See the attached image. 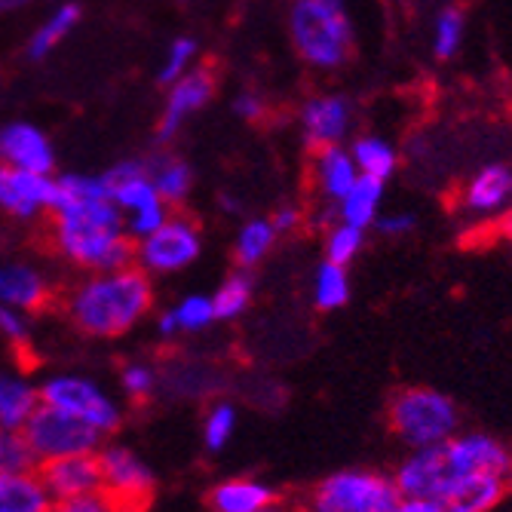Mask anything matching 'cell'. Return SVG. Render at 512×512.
I'll return each instance as SVG.
<instances>
[{"instance_id":"f1b7e54d","label":"cell","mask_w":512,"mask_h":512,"mask_svg":"<svg viewBox=\"0 0 512 512\" xmlns=\"http://www.w3.org/2000/svg\"><path fill=\"white\" fill-rule=\"evenodd\" d=\"M279 234H276V227L270 218H246L237 230V237H234V261L237 267L243 270H252L258 267L276 246Z\"/></svg>"},{"instance_id":"ab89813d","label":"cell","mask_w":512,"mask_h":512,"mask_svg":"<svg viewBox=\"0 0 512 512\" xmlns=\"http://www.w3.org/2000/svg\"><path fill=\"white\" fill-rule=\"evenodd\" d=\"M230 108H234V114L240 120H246V123H258V120L267 117V99L261 96L258 89H240Z\"/></svg>"},{"instance_id":"7a4b0ae2","label":"cell","mask_w":512,"mask_h":512,"mask_svg":"<svg viewBox=\"0 0 512 512\" xmlns=\"http://www.w3.org/2000/svg\"><path fill=\"white\" fill-rule=\"evenodd\" d=\"M53 249L77 270L99 273L129 267L135 240L126 234L123 212L111 200L105 175H53Z\"/></svg>"},{"instance_id":"c3c4849f","label":"cell","mask_w":512,"mask_h":512,"mask_svg":"<svg viewBox=\"0 0 512 512\" xmlns=\"http://www.w3.org/2000/svg\"><path fill=\"white\" fill-rule=\"evenodd\" d=\"M509 243H512V224H509Z\"/></svg>"},{"instance_id":"d6986e66","label":"cell","mask_w":512,"mask_h":512,"mask_svg":"<svg viewBox=\"0 0 512 512\" xmlns=\"http://www.w3.org/2000/svg\"><path fill=\"white\" fill-rule=\"evenodd\" d=\"M40 408V387L25 368L0 365V430L22 433Z\"/></svg>"},{"instance_id":"603a6c76","label":"cell","mask_w":512,"mask_h":512,"mask_svg":"<svg viewBox=\"0 0 512 512\" xmlns=\"http://www.w3.org/2000/svg\"><path fill=\"white\" fill-rule=\"evenodd\" d=\"M356 178H359V169H356L347 145H335V148L316 151L313 181H316V191H319V197L325 203L338 206L347 197V191L356 184Z\"/></svg>"},{"instance_id":"7c38bea8","label":"cell","mask_w":512,"mask_h":512,"mask_svg":"<svg viewBox=\"0 0 512 512\" xmlns=\"http://www.w3.org/2000/svg\"><path fill=\"white\" fill-rule=\"evenodd\" d=\"M356 123V108L344 92H319L310 96L298 111V126L304 142L313 151L344 145Z\"/></svg>"},{"instance_id":"f35d334b","label":"cell","mask_w":512,"mask_h":512,"mask_svg":"<svg viewBox=\"0 0 512 512\" xmlns=\"http://www.w3.org/2000/svg\"><path fill=\"white\" fill-rule=\"evenodd\" d=\"M417 227V215L414 212H381V218L375 221V230L387 240H402V237H411Z\"/></svg>"},{"instance_id":"484cf974","label":"cell","mask_w":512,"mask_h":512,"mask_svg":"<svg viewBox=\"0 0 512 512\" xmlns=\"http://www.w3.org/2000/svg\"><path fill=\"white\" fill-rule=\"evenodd\" d=\"M347 148H350V157H353L359 175L387 181L399 169V151H396V145L390 142V138L378 135V132H362V135H356Z\"/></svg>"},{"instance_id":"74e56055","label":"cell","mask_w":512,"mask_h":512,"mask_svg":"<svg viewBox=\"0 0 512 512\" xmlns=\"http://www.w3.org/2000/svg\"><path fill=\"white\" fill-rule=\"evenodd\" d=\"M22 467H34L22 436L0 430V470H22Z\"/></svg>"},{"instance_id":"ee69618b","label":"cell","mask_w":512,"mask_h":512,"mask_svg":"<svg viewBox=\"0 0 512 512\" xmlns=\"http://www.w3.org/2000/svg\"><path fill=\"white\" fill-rule=\"evenodd\" d=\"M218 206H224V212H240L237 200H230V197H221V200H218Z\"/></svg>"},{"instance_id":"9a60e30c","label":"cell","mask_w":512,"mask_h":512,"mask_svg":"<svg viewBox=\"0 0 512 512\" xmlns=\"http://www.w3.org/2000/svg\"><path fill=\"white\" fill-rule=\"evenodd\" d=\"M53 206V175L25 172L0 163V212L34 221Z\"/></svg>"},{"instance_id":"ffe728a7","label":"cell","mask_w":512,"mask_h":512,"mask_svg":"<svg viewBox=\"0 0 512 512\" xmlns=\"http://www.w3.org/2000/svg\"><path fill=\"white\" fill-rule=\"evenodd\" d=\"M218 322L215 316V304L212 295L203 292H191L178 298L175 304H169L157 319L154 329L163 341H175V338H191V335H203L206 329Z\"/></svg>"},{"instance_id":"bcb514c9","label":"cell","mask_w":512,"mask_h":512,"mask_svg":"<svg viewBox=\"0 0 512 512\" xmlns=\"http://www.w3.org/2000/svg\"><path fill=\"white\" fill-rule=\"evenodd\" d=\"M325 4H335V7H347V0H325Z\"/></svg>"},{"instance_id":"836d02e7","label":"cell","mask_w":512,"mask_h":512,"mask_svg":"<svg viewBox=\"0 0 512 512\" xmlns=\"http://www.w3.org/2000/svg\"><path fill=\"white\" fill-rule=\"evenodd\" d=\"M160 384H163L160 368L154 362H148V359H129L120 368V393L129 402H148V399H154Z\"/></svg>"},{"instance_id":"277c9868","label":"cell","mask_w":512,"mask_h":512,"mask_svg":"<svg viewBox=\"0 0 512 512\" xmlns=\"http://www.w3.org/2000/svg\"><path fill=\"white\" fill-rule=\"evenodd\" d=\"M289 37L304 65L313 71H338L353 56L356 28L347 7L325 0H292Z\"/></svg>"},{"instance_id":"7bdbcfd3","label":"cell","mask_w":512,"mask_h":512,"mask_svg":"<svg viewBox=\"0 0 512 512\" xmlns=\"http://www.w3.org/2000/svg\"><path fill=\"white\" fill-rule=\"evenodd\" d=\"M31 0H0V16H13L19 10H25Z\"/></svg>"},{"instance_id":"e0dca14e","label":"cell","mask_w":512,"mask_h":512,"mask_svg":"<svg viewBox=\"0 0 512 512\" xmlns=\"http://www.w3.org/2000/svg\"><path fill=\"white\" fill-rule=\"evenodd\" d=\"M509 181L512 166L506 163H485L479 166L460 191V206L473 218H494L509 212Z\"/></svg>"},{"instance_id":"f546056e","label":"cell","mask_w":512,"mask_h":512,"mask_svg":"<svg viewBox=\"0 0 512 512\" xmlns=\"http://www.w3.org/2000/svg\"><path fill=\"white\" fill-rule=\"evenodd\" d=\"M237 430H240V408L230 399H215L200 421V442L209 454H221L230 448Z\"/></svg>"},{"instance_id":"d590c367","label":"cell","mask_w":512,"mask_h":512,"mask_svg":"<svg viewBox=\"0 0 512 512\" xmlns=\"http://www.w3.org/2000/svg\"><path fill=\"white\" fill-rule=\"evenodd\" d=\"M31 335H34L31 313L0 304V341L10 344V347H28Z\"/></svg>"},{"instance_id":"8992f818","label":"cell","mask_w":512,"mask_h":512,"mask_svg":"<svg viewBox=\"0 0 512 512\" xmlns=\"http://www.w3.org/2000/svg\"><path fill=\"white\" fill-rule=\"evenodd\" d=\"M40 387V405L65 411L77 421L89 424L92 430H99L102 436H111L123 424V402L117 393H111L102 381L83 371H53Z\"/></svg>"},{"instance_id":"83f0119b","label":"cell","mask_w":512,"mask_h":512,"mask_svg":"<svg viewBox=\"0 0 512 512\" xmlns=\"http://www.w3.org/2000/svg\"><path fill=\"white\" fill-rule=\"evenodd\" d=\"M80 25V7L77 4H59L50 16H46L37 28H34V34L28 37V59L31 62H43V59H50L53 53H56V46L74 31Z\"/></svg>"},{"instance_id":"b9f144b4","label":"cell","mask_w":512,"mask_h":512,"mask_svg":"<svg viewBox=\"0 0 512 512\" xmlns=\"http://www.w3.org/2000/svg\"><path fill=\"white\" fill-rule=\"evenodd\" d=\"M390 512H445L439 500H430V497H402L396 500V506Z\"/></svg>"},{"instance_id":"4316f807","label":"cell","mask_w":512,"mask_h":512,"mask_svg":"<svg viewBox=\"0 0 512 512\" xmlns=\"http://www.w3.org/2000/svg\"><path fill=\"white\" fill-rule=\"evenodd\" d=\"M353 295V283H350V270L335 264V261H319L313 267V276H310V301L316 310L322 313H332V310H341L347 307Z\"/></svg>"},{"instance_id":"7dc6e473","label":"cell","mask_w":512,"mask_h":512,"mask_svg":"<svg viewBox=\"0 0 512 512\" xmlns=\"http://www.w3.org/2000/svg\"><path fill=\"white\" fill-rule=\"evenodd\" d=\"M509 212H512V181H509Z\"/></svg>"},{"instance_id":"e575fe53","label":"cell","mask_w":512,"mask_h":512,"mask_svg":"<svg viewBox=\"0 0 512 512\" xmlns=\"http://www.w3.org/2000/svg\"><path fill=\"white\" fill-rule=\"evenodd\" d=\"M197 56H200V43H197V37H188V34L172 37L169 46H166V56H163V62H160L157 80H160L163 86L175 83L178 77H184L191 68H197V65H194Z\"/></svg>"},{"instance_id":"3957f363","label":"cell","mask_w":512,"mask_h":512,"mask_svg":"<svg viewBox=\"0 0 512 512\" xmlns=\"http://www.w3.org/2000/svg\"><path fill=\"white\" fill-rule=\"evenodd\" d=\"M154 310V279L135 264L120 270L83 273L65 295L71 325L96 341H114L135 332Z\"/></svg>"},{"instance_id":"4fadbf2b","label":"cell","mask_w":512,"mask_h":512,"mask_svg":"<svg viewBox=\"0 0 512 512\" xmlns=\"http://www.w3.org/2000/svg\"><path fill=\"white\" fill-rule=\"evenodd\" d=\"M215 89H218V80H215L212 68H191L184 77L169 83L166 102H163V111L157 120V142L169 145L181 132V126L215 99Z\"/></svg>"},{"instance_id":"681fc988","label":"cell","mask_w":512,"mask_h":512,"mask_svg":"<svg viewBox=\"0 0 512 512\" xmlns=\"http://www.w3.org/2000/svg\"><path fill=\"white\" fill-rule=\"evenodd\" d=\"M178 4H191V0H178Z\"/></svg>"},{"instance_id":"6da1fadb","label":"cell","mask_w":512,"mask_h":512,"mask_svg":"<svg viewBox=\"0 0 512 512\" xmlns=\"http://www.w3.org/2000/svg\"><path fill=\"white\" fill-rule=\"evenodd\" d=\"M393 482L402 497L439 500L445 512H491L512 488V448L485 430H460L442 445L405 451Z\"/></svg>"},{"instance_id":"4dcf8cb0","label":"cell","mask_w":512,"mask_h":512,"mask_svg":"<svg viewBox=\"0 0 512 512\" xmlns=\"http://www.w3.org/2000/svg\"><path fill=\"white\" fill-rule=\"evenodd\" d=\"M252 298H255L252 270L237 267L234 273H227L221 279V286L212 292V304H215L218 322H234V319H240L252 307Z\"/></svg>"},{"instance_id":"60d3db41","label":"cell","mask_w":512,"mask_h":512,"mask_svg":"<svg viewBox=\"0 0 512 512\" xmlns=\"http://www.w3.org/2000/svg\"><path fill=\"white\" fill-rule=\"evenodd\" d=\"M270 221H273V227H276V234H279V237H283V234H292V230L301 224V209L292 206V203H283V206H279V209L270 215Z\"/></svg>"},{"instance_id":"52a82bcc","label":"cell","mask_w":512,"mask_h":512,"mask_svg":"<svg viewBox=\"0 0 512 512\" xmlns=\"http://www.w3.org/2000/svg\"><path fill=\"white\" fill-rule=\"evenodd\" d=\"M399 488L390 473L344 467L322 476L304 497V512H390Z\"/></svg>"},{"instance_id":"d6a6232c","label":"cell","mask_w":512,"mask_h":512,"mask_svg":"<svg viewBox=\"0 0 512 512\" xmlns=\"http://www.w3.org/2000/svg\"><path fill=\"white\" fill-rule=\"evenodd\" d=\"M365 227H356V224H347V221H338L325 230V240H322V249H325V261H335L341 267H350L362 249H365Z\"/></svg>"},{"instance_id":"2e32d148","label":"cell","mask_w":512,"mask_h":512,"mask_svg":"<svg viewBox=\"0 0 512 512\" xmlns=\"http://www.w3.org/2000/svg\"><path fill=\"white\" fill-rule=\"evenodd\" d=\"M53 298L50 276H46L37 264L13 258L0 261V304L34 313L46 307V301Z\"/></svg>"},{"instance_id":"44dd1931","label":"cell","mask_w":512,"mask_h":512,"mask_svg":"<svg viewBox=\"0 0 512 512\" xmlns=\"http://www.w3.org/2000/svg\"><path fill=\"white\" fill-rule=\"evenodd\" d=\"M209 512H261L276 503V488L258 476H227L209 488Z\"/></svg>"},{"instance_id":"1f68e13d","label":"cell","mask_w":512,"mask_h":512,"mask_svg":"<svg viewBox=\"0 0 512 512\" xmlns=\"http://www.w3.org/2000/svg\"><path fill=\"white\" fill-rule=\"evenodd\" d=\"M463 37H467V16L460 7H442L433 19L430 50L439 62H448L460 53Z\"/></svg>"},{"instance_id":"9c48e42d","label":"cell","mask_w":512,"mask_h":512,"mask_svg":"<svg viewBox=\"0 0 512 512\" xmlns=\"http://www.w3.org/2000/svg\"><path fill=\"white\" fill-rule=\"evenodd\" d=\"M203 255V230L188 215H169L154 234L135 240L132 264L151 279L175 276L194 267Z\"/></svg>"},{"instance_id":"cb8c5ba5","label":"cell","mask_w":512,"mask_h":512,"mask_svg":"<svg viewBox=\"0 0 512 512\" xmlns=\"http://www.w3.org/2000/svg\"><path fill=\"white\" fill-rule=\"evenodd\" d=\"M148 166V178L154 181L157 194L169 203V206H181L194 191V169L188 160H181L172 151H157L151 157H145Z\"/></svg>"},{"instance_id":"8d00e7d4","label":"cell","mask_w":512,"mask_h":512,"mask_svg":"<svg viewBox=\"0 0 512 512\" xmlns=\"http://www.w3.org/2000/svg\"><path fill=\"white\" fill-rule=\"evenodd\" d=\"M53 512H126L111 494L89 491V494H77V497H65L53 503Z\"/></svg>"},{"instance_id":"8fae6325","label":"cell","mask_w":512,"mask_h":512,"mask_svg":"<svg viewBox=\"0 0 512 512\" xmlns=\"http://www.w3.org/2000/svg\"><path fill=\"white\" fill-rule=\"evenodd\" d=\"M102 491L111 494L126 512L145 509L154 494V470L151 463L129 445L105 442L99 448Z\"/></svg>"},{"instance_id":"f6af8a7d","label":"cell","mask_w":512,"mask_h":512,"mask_svg":"<svg viewBox=\"0 0 512 512\" xmlns=\"http://www.w3.org/2000/svg\"><path fill=\"white\" fill-rule=\"evenodd\" d=\"M261 512H295V509H289V506H283V503H273V506H267V509H261Z\"/></svg>"},{"instance_id":"5b68a950","label":"cell","mask_w":512,"mask_h":512,"mask_svg":"<svg viewBox=\"0 0 512 512\" xmlns=\"http://www.w3.org/2000/svg\"><path fill=\"white\" fill-rule=\"evenodd\" d=\"M460 405L436 387H402L387 402L390 433L408 448H433L460 433Z\"/></svg>"},{"instance_id":"5bb4252c","label":"cell","mask_w":512,"mask_h":512,"mask_svg":"<svg viewBox=\"0 0 512 512\" xmlns=\"http://www.w3.org/2000/svg\"><path fill=\"white\" fill-rule=\"evenodd\" d=\"M0 163L25 169V172H40L53 175L56 172V148L40 126L28 120H10L0 123Z\"/></svg>"},{"instance_id":"d4e9b609","label":"cell","mask_w":512,"mask_h":512,"mask_svg":"<svg viewBox=\"0 0 512 512\" xmlns=\"http://www.w3.org/2000/svg\"><path fill=\"white\" fill-rule=\"evenodd\" d=\"M384 184L387 181L359 175L356 184L347 191V197L335 206V218L347 221V224H356V227H365V230L375 227V221L384 212Z\"/></svg>"},{"instance_id":"ba28073f","label":"cell","mask_w":512,"mask_h":512,"mask_svg":"<svg viewBox=\"0 0 512 512\" xmlns=\"http://www.w3.org/2000/svg\"><path fill=\"white\" fill-rule=\"evenodd\" d=\"M102 175L111 188V200L123 212L126 234L132 240H142V237L154 234V230L172 215V206L157 194L154 181L148 178V166L142 157L120 160Z\"/></svg>"},{"instance_id":"ac0fdd59","label":"cell","mask_w":512,"mask_h":512,"mask_svg":"<svg viewBox=\"0 0 512 512\" xmlns=\"http://www.w3.org/2000/svg\"><path fill=\"white\" fill-rule=\"evenodd\" d=\"M43 485L50 488L53 500L77 497L102 488V470H99V454H74V457H59L50 463H40Z\"/></svg>"},{"instance_id":"30bf717a","label":"cell","mask_w":512,"mask_h":512,"mask_svg":"<svg viewBox=\"0 0 512 512\" xmlns=\"http://www.w3.org/2000/svg\"><path fill=\"white\" fill-rule=\"evenodd\" d=\"M22 442L34 460V467L40 463H50L59 457H74V454H99V448L105 445L108 436H102L99 430H92L89 424L77 421V417L46 408L40 405L34 411L31 421L22 427Z\"/></svg>"},{"instance_id":"7402d4cb","label":"cell","mask_w":512,"mask_h":512,"mask_svg":"<svg viewBox=\"0 0 512 512\" xmlns=\"http://www.w3.org/2000/svg\"><path fill=\"white\" fill-rule=\"evenodd\" d=\"M53 503L37 467L0 470V512H53Z\"/></svg>"}]
</instances>
